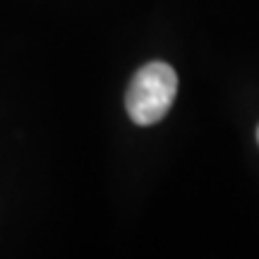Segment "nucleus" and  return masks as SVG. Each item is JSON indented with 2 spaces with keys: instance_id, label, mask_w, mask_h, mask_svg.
Listing matches in <instances>:
<instances>
[{
  "instance_id": "obj_1",
  "label": "nucleus",
  "mask_w": 259,
  "mask_h": 259,
  "mask_svg": "<svg viewBox=\"0 0 259 259\" xmlns=\"http://www.w3.org/2000/svg\"><path fill=\"white\" fill-rule=\"evenodd\" d=\"M178 74L168 63H149L132 77L125 94L130 118L137 125H154L163 120L176 101Z\"/></svg>"
},
{
  "instance_id": "obj_2",
  "label": "nucleus",
  "mask_w": 259,
  "mask_h": 259,
  "mask_svg": "<svg viewBox=\"0 0 259 259\" xmlns=\"http://www.w3.org/2000/svg\"><path fill=\"white\" fill-rule=\"evenodd\" d=\"M257 142H259V127H257Z\"/></svg>"
}]
</instances>
